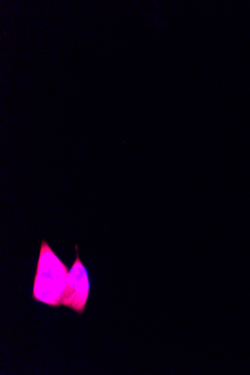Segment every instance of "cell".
Here are the masks:
<instances>
[{
  "label": "cell",
  "mask_w": 250,
  "mask_h": 375,
  "mask_svg": "<svg viewBox=\"0 0 250 375\" xmlns=\"http://www.w3.org/2000/svg\"><path fill=\"white\" fill-rule=\"evenodd\" d=\"M68 272L67 266L43 240L34 279V300L50 307L61 306Z\"/></svg>",
  "instance_id": "obj_1"
},
{
  "label": "cell",
  "mask_w": 250,
  "mask_h": 375,
  "mask_svg": "<svg viewBox=\"0 0 250 375\" xmlns=\"http://www.w3.org/2000/svg\"><path fill=\"white\" fill-rule=\"evenodd\" d=\"M76 259L69 270L66 286L61 300L66 306L79 315L84 314L90 293V283L87 270L81 261L78 246L75 245Z\"/></svg>",
  "instance_id": "obj_2"
}]
</instances>
